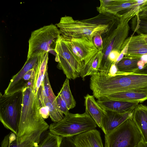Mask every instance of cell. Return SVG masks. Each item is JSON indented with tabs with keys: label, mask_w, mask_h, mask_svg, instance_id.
I'll return each mask as SVG.
<instances>
[{
	"label": "cell",
	"mask_w": 147,
	"mask_h": 147,
	"mask_svg": "<svg viewBox=\"0 0 147 147\" xmlns=\"http://www.w3.org/2000/svg\"><path fill=\"white\" fill-rule=\"evenodd\" d=\"M33 88H25L22 90V107L16 135L20 147H38L42 134L49 128L41 115L40 102Z\"/></svg>",
	"instance_id": "1"
},
{
	"label": "cell",
	"mask_w": 147,
	"mask_h": 147,
	"mask_svg": "<svg viewBox=\"0 0 147 147\" xmlns=\"http://www.w3.org/2000/svg\"><path fill=\"white\" fill-rule=\"evenodd\" d=\"M90 87L97 99L121 92L147 93V75L98 71L91 76Z\"/></svg>",
	"instance_id": "2"
},
{
	"label": "cell",
	"mask_w": 147,
	"mask_h": 147,
	"mask_svg": "<svg viewBox=\"0 0 147 147\" xmlns=\"http://www.w3.org/2000/svg\"><path fill=\"white\" fill-rule=\"evenodd\" d=\"M117 20V17L116 18L115 15L108 13H100L93 18L81 20L65 16L56 25L63 39L84 37L92 39L97 35L107 32Z\"/></svg>",
	"instance_id": "3"
},
{
	"label": "cell",
	"mask_w": 147,
	"mask_h": 147,
	"mask_svg": "<svg viewBox=\"0 0 147 147\" xmlns=\"http://www.w3.org/2000/svg\"><path fill=\"white\" fill-rule=\"evenodd\" d=\"M96 123L86 111L83 114L69 113L59 122L49 126L50 132L62 137H73L95 129Z\"/></svg>",
	"instance_id": "4"
},
{
	"label": "cell",
	"mask_w": 147,
	"mask_h": 147,
	"mask_svg": "<svg viewBox=\"0 0 147 147\" xmlns=\"http://www.w3.org/2000/svg\"><path fill=\"white\" fill-rule=\"evenodd\" d=\"M117 21L105 34L103 39V57L98 71L108 73V58L112 51H116L120 53L123 46L129 33V20L119 16Z\"/></svg>",
	"instance_id": "5"
},
{
	"label": "cell",
	"mask_w": 147,
	"mask_h": 147,
	"mask_svg": "<svg viewBox=\"0 0 147 147\" xmlns=\"http://www.w3.org/2000/svg\"><path fill=\"white\" fill-rule=\"evenodd\" d=\"M60 36L59 30L53 24L45 26L31 33L28 41L27 59L55 50Z\"/></svg>",
	"instance_id": "6"
},
{
	"label": "cell",
	"mask_w": 147,
	"mask_h": 147,
	"mask_svg": "<svg viewBox=\"0 0 147 147\" xmlns=\"http://www.w3.org/2000/svg\"><path fill=\"white\" fill-rule=\"evenodd\" d=\"M22 91L10 95L0 93V120L4 126L17 135L22 110Z\"/></svg>",
	"instance_id": "7"
},
{
	"label": "cell",
	"mask_w": 147,
	"mask_h": 147,
	"mask_svg": "<svg viewBox=\"0 0 147 147\" xmlns=\"http://www.w3.org/2000/svg\"><path fill=\"white\" fill-rule=\"evenodd\" d=\"M132 117L105 135V147H137L142 141V137Z\"/></svg>",
	"instance_id": "8"
},
{
	"label": "cell",
	"mask_w": 147,
	"mask_h": 147,
	"mask_svg": "<svg viewBox=\"0 0 147 147\" xmlns=\"http://www.w3.org/2000/svg\"><path fill=\"white\" fill-rule=\"evenodd\" d=\"M55 51L57 67L62 70L69 79L81 77L83 65L73 54L61 35L56 43Z\"/></svg>",
	"instance_id": "9"
},
{
	"label": "cell",
	"mask_w": 147,
	"mask_h": 147,
	"mask_svg": "<svg viewBox=\"0 0 147 147\" xmlns=\"http://www.w3.org/2000/svg\"><path fill=\"white\" fill-rule=\"evenodd\" d=\"M63 39L83 67L99 51L93 39L84 37Z\"/></svg>",
	"instance_id": "10"
},
{
	"label": "cell",
	"mask_w": 147,
	"mask_h": 147,
	"mask_svg": "<svg viewBox=\"0 0 147 147\" xmlns=\"http://www.w3.org/2000/svg\"><path fill=\"white\" fill-rule=\"evenodd\" d=\"M104 110L101 129L105 135L109 134L127 119L132 117L133 112L120 113Z\"/></svg>",
	"instance_id": "11"
},
{
	"label": "cell",
	"mask_w": 147,
	"mask_h": 147,
	"mask_svg": "<svg viewBox=\"0 0 147 147\" xmlns=\"http://www.w3.org/2000/svg\"><path fill=\"white\" fill-rule=\"evenodd\" d=\"M38 55L27 59L21 69L12 78L4 94L8 95L19 91L20 83L25 74L32 69H34L36 72L38 67Z\"/></svg>",
	"instance_id": "12"
},
{
	"label": "cell",
	"mask_w": 147,
	"mask_h": 147,
	"mask_svg": "<svg viewBox=\"0 0 147 147\" xmlns=\"http://www.w3.org/2000/svg\"><path fill=\"white\" fill-rule=\"evenodd\" d=\"M75 147H104L100 132L96 129L73 137Z\"/></svg>",
	"instance_id": "13"
},
{
	"label": "cell",
	"mask_w": 147,
	"mask_h": 147,
	"mask_svg": "<svg viewBox=\"0 0 147 147\" xmlns=\"http://www.w3.org/2000/svg\"><path fill=\"white\" fill-rule=\"evenodd\" d=\"M96 101L104 109L120 113L133 112L139 103L110 99L103 97L100 98Z\"/></svg>",
	"instance_id": "14"
},
{
	"label": "cell",
	"mask_w": 147,
	"mask_h": 147,
	"mask_svg": "<svg viewBox=\"0 0 147 147\" xmlns=\"http://www.w3.org/2000/svg\"><path fill=\"white\" fill-rule=\"evenodd\" d=\"M129 38L127 51L124 57L140 58L147 54V43L142 35L132 36Z\"/></svg>",
	"instance_id": "15"
},
{
	"label": "cell",
	"mask_w": 147,
	"mask_h": 147,
	"mask_svg": "<svg viewBox=\"0 0 147 147\" xmlns=\"http://www.w3.org/2000/svg\"><path fill=\"white\" fill-rule=\"evenodd\" d=\"M38 67L36 71V78L33 92L35 96L39 98L42 93L45 75L48 69L49 52L38 55Z\"/></svg>",
	"instance_id": "16"
},
{
	"label": "cell",
	"mask_w": 147,
	"mask_h": 147,
	"mask_svg": "<svg viewBox=\"0 0 147 147\" xmlns=\"http://www.w3.org/2000/svg\"><path fill=\"white\" fill-rule=\"evenodd\" d=\"M84 98L85 111L92 118L97 126L101 128L105 110L96 101L93 95L88 94Z\"/></svg>",
	"instance_id": "17"
},
{
	"label": "cell",
	"mask_w": 147,
	"mask_h": 147,
	"mask_svg": "<svg viewBox=\"0 0 147 147\" xmlns=\"http://www.w3.org/2000/svg\"><path fill=\"white\" fill-rule=\"evenodd\" d=\"M132 119L141 135L142 141L147 142V106L138 105L133 112Z\"/></svg>",
	"instance_id": "18"
},
{
	"label": "cell",
	"mask_w": 147,
	"mask_h": 147,
	"mask_svg": "<svg viewBox=\"0 0 147 147\" xmlns=\"http://www.w3.org/2000/svg\"><path fill=\"white\" fill-rule=\"evenodd\" d=\"M103 97L110 99L139 103L143 102L147 100V93L124 92L115 93Z\"/></svg>",
	"instance_id": "19"
},
{
	"label": "cell",
	"mask_w": 147,
	"mask_h": 147,
	"mask_svg": "<svg viewBox=\"0 0 147 147\" xmlns=\"http://www.w3.org/2000/svg\"><path fill=\"white\" fill-rule=\"evenodd\" d=\"M131 26L134 33L147 35V9L140 11L131 19Z\"/></svg>",
	"instance_id": "20"
},
{
	"label": "cell",
	"mask_w": 147,
	"mask_h": 147,
	"mask_svg": "<svg viewBox=\"0 0 147 147\" xmlns=\"http://www.w3.org/2000/svg\"><path fill=\"white\" fill-rule=\"evenodd\" d=\"M103 56L102 52L99 51L83 67L81 74L83 80H84L86 76H92L99 71Z\"/></svg>",
	"instance_id": "21"
},
{
	"label": "cell",
	"mask_w": 147,
	"mask_h": 147,
	"mask_svg": "<svg viewBox=\"0 0 147 147\" xmlns=\"http://www.w3.org/2000/svg\"><path fill=\"white\" fill-rule=\"evenodd\" d=\"M39 99L41 107H46L48 108L49 116L53 123H57L64 118L63 114L60 110L57 104L52 103L48 99L42 94L40 96Z\"/></svg>",
	"instance_id": "22"
},
{
	"label": "cell",
	"mask_w": 147,
	"mask_h": 147,
	"mask_svg": "<svg viewBox=\"0 0 147 147\" xmlns=\"http://www.w3.org/2000/svg\"><path fill=\"white\" fill-rule=\"evenodd\" d=\"M140 0H115L113 3L105 11L108 13L116 16L119 13L131 9L140 3Z\"/></svg>",
	"instance_id": "23"
},
{
	"label": "cell",
	"mask_w": 147,
	"mask_h": 147,
	"mask_svg": "<svg viewBox=\"0 0 147 147\" xmlns=\"http://www.w3.org/2000/svg\"><path fill=\"white\" fill-rule=\"evenodd\" d=\"M141 60L139 58L124 57L116 65L118 71L125 74H132L139 70L137 63Z\"/></svg>",
	"instance_id": "24"
},
{
	"label": "cell",
	"mask_w": 147,
	"mask_h": 147,
	"mask_svg": "<svg viewBox=\"0 0 147 147\" xmlns=\"http://www.w3.org/2000/svg\"><path fill=\"white\" fill-rule=\"evenodd\" d=\"M59 93L63 97L69 110L74 108L76 102L71 92L69 85V79L66 78Z\"/></svg>",
	"instance_id": "25"
},
{
	"label": "cell",
	"mask_w": 147,
	"mask_h": 147,
	"mask_svg": "<svg viewBox=\"0 0 147 147\" xmlns=\"http://www.w3.org/2000/svg\"><path fill=\"white\" fill-rule=\"evenodd\" d=\"M62 138L49 132L40 141L39 147H60Z\"/></svg>",
	"instance_id": "26"
},
{
	"label": "cell",
	"mask_w": 147,
	"mask_h": 147,
	"mask_svg": "<svg viewBox=\"0 0 147 147\" xmlns=\"http://www.w3.org/2000/svg\"><path fill=\"white\" fill-rule=\"evenodd\" d=\"M47 69L45 72L43 83L42 94L53 104H57L56 96L54 94L49 82Z\"/></svg>",
	"instance_id": "27"
},
{
	"label": "cell",
	"mask_w": 147,
	"mask_h": 147,
	"mask_svg": "<svg viewBox=\"0 0 147 147\" xmlns=\"http://www.w3.org/2000/svg\"><path fill=\"white\" fill-rule=\"evenodd\" d=\"M1 145V147H20L17 142L16 134L11 131L5 137Z\"/></svg>",
	"instance_id": "28"
},
{
	"label": "cell",
	"mask_w": 147,
	"mask_h": 147,
	"mask_svg": "<svg viewBox=\"0 0 147 147\" xmlns=\"http://www.w3.org/2000/svg\"><path fill=\"white\" fill-rule=\"evenodd\" d=\"M56 100L59 108L62 113L65 115L67 114L69 110L65 99L59 93L56 96Z\"/></svg>",
	"instance_id": "29"
},
{
	"label": "cell",
	"mask_w": 147,
	"mask_h": 147,
	"mask_svg": "<svg viewBox=\"0 0 147 147\" xmlns=\"http://www.w3.org/2000/svg\"><path fill=\"white\" fill-rule=\"evenodd\" d=\"M115 0H100V5L96 7L97 11L100 13H104L106 10L114 2Z\"/></svg>",
	"instance_id": "30"
},
{
	"label": "cell",
	"mask_w": 147,
	"mask_h": 147,
	"mask_svg": "<svg viewBox=\"0 0 147 147\" xmlns=\"http://www.w3.org/2000/svg\"><path fill=\"white\" fill-rule=\"evenodd\" d=\"M102 35L98 34L94 36L93 38V42L99 51H102L103 49V39Z\"/></svg>",
	"instance_id": "31"
},
{
	"label": "cell",
	"mask_w": 147,
	"mask_h": 147,
	"mask_svg": "<svg viewBox=\"0 0 147 147\" xmlns=\"http://www.w3.org/2000/svg\"><path fill=\"white\" fill-rule=\"evenodd\" d=\"M60 147H75L73 137H63Z\"/></svg>",
	"instance_id": "32"
},
{
	"label": "cell",
	"mask_w": 147,
	"mask_h": 147,
	"mask_svg": "<svg viewBox=\"0 0 147 147\" xmlns=\"http://www.w3.org/2000/svg\"><path fill=\"white\" fill-rule=\"evenodd\" d=\"M40 112L42 117L44 119L48 118L49 116L48 109L46 107H40Z\"/></svg>",
	"instance_id": "33"
},
{
	"label": "cell",
	"mask_w": 147,
	"mask_h": 147,
	"mask_svg": "<svg viewBox=\"0 0 147 147\" xmlns=\"http://www.w3.org/2000/svg\"><path fill=\"white\" fill-rule=\"evenodd\" d=\"M132 74L147 75V63L142 69L138 70Z\"/></svg>",
	"instance_id": "34"
},
{
	"label": "cell",
	"mask_w": 147,
	"mask_h": 147,
	"mask_svg": "<svg viewBox=\"0 0 147 147\" xmlns=\"http://www.w3.org/2000/svg\"><path fill=\"white\" fill-rule=\"evenodd\" d=\"M137 65L139 70L142 69L145 65V64L142 61L140 60L138 61Z\"/></svg>",
	"instance_id": "35"
},
{
	"label": "cell",
	"mask_w": 147,
	"mask_h": 147,
	"mask_svg": "<svg viewBox=\"0 0 147 147\" xmlns=\"http://www.w3.org/2000/svg\"><path fill=\"white\" fill-rule=\"evenodd\" d=\"M140 59L142 61L145 65L147 63V54L142 56Z\"/></svg>",
	"instance_id": "36"
},
{
	"label": "cell",
	"mask_w": 147,
	"mask_h": 147,
	"mask_svg": "<svg viewBox=\"0 0 147 147\" xmlns=\"http://www.w3.org/2000/svg\"><path fill=\"white\" fill-rule=\"evenodd\" d=\"M137 147H147V142H144L142 141L140 142Z\"/></svg>",
	"instance_id": "37"
},
{
	"label": "cell",
	"mask_w": 147,
	"mask_h": 147,
	"mask_svg": "<svg viewBox=\"0 0 147 147\" xmlns=\"http://www.w3.org/2000/svg\"><path fill=\"white\" fill-rule=\"evenodd\" d=\"M144 37L146 42L147 43V35H142Z\"/></svg>",
	"instance_id": "38"
}]
</instances>
